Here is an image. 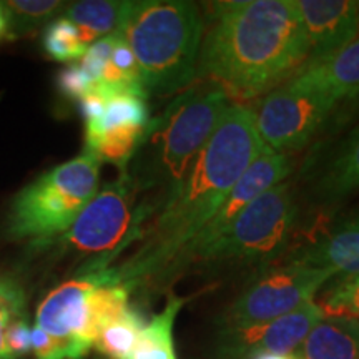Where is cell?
Instances as JSON below:
<instances>
[{
  "label": "cell",
  "mask_w": 359,
  "mask_h": 359,
  "mask_svg": "<svg viewBox=\"0 0 359 359\" xmlns=\"http://www.w3.org/2000/svg\"><path fill=\"white\" fill-rule=\"evenodd\" d=\"M230 98L215 85L188 88L170 103L163 115L151 120L145 142L150 167L143 187L163 190V196L187 177L230 107Z\"/></svg>",
  "instance_id": "4"
},
{
  "label": "cell",
  "mask_w": 359,
  "mask_h": 359,
  "mask_svg": "<svg viewBox=\"0 0 359 359\" xmlns=\"http://www.w3.org/2000/svg\"><path fill=\"white\" fill-rule=\"evenodd\" d=\"M290 173L291 163L288 155L278 154V151H273L264 147V150L258 155V158L245 170V173L235 183L230 195L226 196V200L219 206L217 215H215L212 222L206 224L198 240L195 241L190 255V262H188V268L191 266L195 258L198 257L206 246L212 245L226 230L228 224L236 218V215L241 210H245L251 201L257 200L259 195H263L269 188L285 182Z\"/></svg>",
  "instance_id": "12"
},
{
  "label": "cell",
  "mask_w": 359,
  "mask_h": 359,
  "mask_svg": "<svg viewBox=\"0 0 359 359\" xmlns=\"http://www.w3.org/2000/svg\"><path fill=\"white\" fill-rule=\"evenodd\" d=\"M205 20L198 4L188 0H145L130 4L116 32L137 60L147 95H180L191 87Z\"/></svg>",
  "instance_id": "3"
},
{
  "label": "cell",
  "mask_w": 359,
  "mask_h": 359,
  "mask_svg": "<svg viewBox=\"0 0 359 359\" xmlns=\"http://www.w3.org/2000/svg\"><path fill=\"white\" fill-rule=\"evenodd\" d=\"M58 88L70 100H82L87 93L95 90V83L87 77L79 64H72L58 75Z\"/></svg>",
  "instance_id": "25"
},
{
  "label": "cell",
  "mask_w": 359,
  "mask_h": 359,
  "mask_svg": "<svg viewBox=\"0 0 359 359\" xmlns=\"http://www.w3.org/2000/svg\"><path fill=\"white\" fill-rule=\"evenodd\" d=\"M102 161L85 148L75 158L43 173L13 200L7 233L34 245L50 243L77 219L100 185Z\"/></svg>",
  "instance_id": "5"
},
{
  "label": "cell",
  "mask_w": 359,
  "mask_h": 359,
  "mask_svg": "<svg viewBox=\"0 0 359 359\" xmlns=\"http://www.w3.org/2000/svg\"><path fill=\"white\" fill-rule=\"evenodd\" d=\"M303 87L325 93L334 103L359 97V35L330 57L303 65L291 77Z\"/></svg>",
  "instance_id": "14"
},
{
  "label": "cell",
  "mask_w": 359,
  "mask_h": 359,
  "mask_svg": "<svg viewBox=\"0 0 359 359\" xmlns=\"http://www.w3.org/2000/svg\"><path fill=\"white\" fill-rule=\"evenodd\" d=\"M359 190V127L343 138L313 178V195L336 203Z\"/></svg>",
  "instance_id": "15"
},
{
  "label": "cell",
  "mask_w": 359,
  "mask_h": 359,
  "mask_svg": "<svg viewBox=\"0 0 359 359\" xmlns=\"http://www.w3.org/2000/svg\"><path fill=\"white\" fill-rule=\"evenodd\" d=\"M130 4L132 2L83 0L65 7L62 17L77 27L80 37L90 47L97 40L118 32L128 13Z\"/></svg>",
  "instance_id": "18"
},
{
  "label": "cell",
  "mask_w": 359,
  "mask_h": 359,
  "mask_svg": "<svg viewBox=\"0 0 359 359\" xmlns=\"http://www.w3.org/2000/svg\"><path fill=\"white\" fill-rule=\"evenodd\" d=\"M11 288V286H4V285H0V296H2L4 293H6V291Z\"/></svg>",
  "instance_id": "30"
},
{
  "label": "cell",
  "mask_w": 359,
  "mask_h": 359,
  "mask_svg": "<svg viewBox=\"0 0 359 359\" xmlns=\"http://www.w3.org/2000/svg\"><path fill=\"white\" fill-rule=\"evenodd\" d=\"M264 145L253 111L231 103L187 177L167 193L145 241L123 266L103 269L110 281L132 291L138 285H165L188 269L193 245Z\"/></svg>",
  "instance_id": "1"
},
{
  "label": "cell",
  "mask_w": 359,
  "mask_h": 359,
  "mask_svg": "<svg viewBox=\"0 0 359 359\" xmlns=\"http://www.w3.org/2000/svg\"><path fill=\"white\" fill-rule=\"evenodd\" d=\"M143 327L145 323L140 314L130 308L122 316L102 327L93 346L98 353L105 354L110 359H128Z\"/></svg>",
  "instance_id": "21"
},
{
  "label": "cell",
  "mask_w": 359,
  "mask_h": 359,
  "mask_svg": "<svg viewBox=\"0 0 359 359\" xmlns=\"http://www.w3.org/2000/svg\"><path fill=\"white\" fill-rule=\"evenodd\" d=\"M135 183L127 172L97 191L88 205L62 235L69 248L82 255L100 257V262L85 273L102 271L107 258L116 255L133 240V231L142 222L143 212H133Z\"/></svg>",
  "instance_id": "8"
},
{
  "label": "cell",
  "mask_w": 359,
  "mask_h": 359,
  "mask_svg": "<svg viewBox=\"0 0 359 359\" xmlns=\"http://www.w3.org/2000/svg\"><path fill=\"white\" fill-rule=\"evenodd\" d=\"M293 4L308 40L306 64L330 57L359 35V0H293Z\"/></svg>",
  "instance_id": "13"
},
{
  "label": "cell",
  "mask_w": 359,
  "mask_h": 359,
  "mask_svg": "<svg viewBox=\"0 0 359 359\" xmlns=\"http://www.w3.org/2000/svg\"><path fill=\"white\" fill-rule=\"evenodd\" d=\"M325 313L318 303H306L285 316L246 326L219 327V359H255L263 354H293Z\"/></svg>",
  "instance_id": "10"
},
{
  "label": "cell",
  "mask_w": 359,
  "mask_h": 359,
  "mask_svg": "<svg viewBox=\"0 0 359 359\" xmlns=\"http://www.w3.org/2000/svg\"><path fill=\"white\" fill-rule=\"evenodd\" d=\"M298 259L326 269L333 280L359 275V218L339 223L325 233Z\"/></svg>",
  "instance_id": "16"
},
{
  "label": "cell",
  "mask_w": 359,
  "mask_h": 359,
  "mask_svg": "<svg viewBox=\"0 0 359 359\" xmlns=\"http://www.w3.org/2000/svg\"><path fill=\"white\" fill-rule=\"evenodd\" d=\"M354 100H359V97H358V98H354Z\"/></svg>",
  "instance_id": "31"
},
{
  "label": "cell",
  "mask_w": 359,
  "mask_h": 359,
  "mask_svg": "<svg viewBox=\"0 0 359 359\" xmlns=\"http://www.w3.org/2000/svg\"><path fill=\"white\" fill-rule=\"evenodd\" d=\"M95 286V275L83 273L50 291L37 311L35 326L70 344L79 359L90 351L97 338L92 321V293Z\"/></svg>",
  "instance_id": "11"
},
{
  "label": "cell",
  "mask_w": 359,
  "mask_h": 359,
  "mask_svg": "<svg viewBox=\"0 0 359 359\" xmlns=\"http://www.w3.org/2000/svg\"><path fill=\"white\" fill-rule=\"evenodd\" d=\"M183 304L185 298L175 294L170 296L163 311L156 314L142 330L140 338L128 359H178L175 349L173 326Z\"/></svg>",
  "instance_id": "20"
},
{
  "label": "cell",
  "mask_w": 359,
  "mask_h": 359,
  "mask_svg": "<svg viewBox=\"0 0 359 359\" xmlns=\"http://www.w3.org/2000/svg\"><path fill=\"white\" fill-rule=\"evenodd\" d=\"M105 95V93H103ZM103 114L97 122L85 125V143L114 128H148L151 125L145 93L118 92L105 95Z\"/></svg>",
  "instance_id": "19"
},
{
  "label": "cell",
  "mask_w": 359,
  "mask_h": 359,
  "mask_svg": "<svg viewBox=\"0 0 359 359\" xmlns=\"http://www.w3.org/2000/svg\"><path fill=\"white\" fill-rule=\"evenodd\" d=\"M42 43L45 52L53 60L65 62V64L80 62L88 48V45L80 37L77 27L62 15L47 25Z\"/></svg>",
  "instance_id": "23"
},
{
  "label": "cell",
  "mask_w": 359,
  "mask_h": 359,
  "mask_svg": "<svg viewBox=\"0 0 359 359\" xmlns=\"http://www.w3.org/2000/svg\"><path fill=\"white\" fill-rule=\"evenodd\" d=\"M196 79L230 98L276 88L308 62V40L293 0H231L206 8Z\"/></svg>",
  "instance_id": "2"
},
{
  "label": "cell",
  "mask_w": 359,
  "mask_h": 359,
  "mask_svg": "<svg viewBox=\"0 0 359 359\" xmlns=\"http://www.w3.org/2000/svg\"><path fill=\"white\" fill-rule=\"evenodd\" d=\"M293 354L298 359H359V321L325 316Z\"/></svg>",
  "instance_id": "17"
},
{
  "label": "cell",
  "mask_w": 359,
  "mask_h": 359,
  "mask_svg": "<svg viewBox=\"0 0 359 359\" xmlns=\"http://www.w3.org/2000/svg\"><path fill=\"white\" fill-rule=\"evenodd\" d=\"M325 316L351 318L359 321V275L336 278V283L318 303Z\"/></svg>",
  "instance_id": "24"
},
{
  "label": "cell",
  "mask_w": 359,
  "mask_h": 359,
  "mask_svg": "<svg viewBox=\"0 0 359 359\" xmlns=\"http://www.w3.org/2000/svg\"><path fill=\"white\" fill-rule=\"evenodd\" d=\"M334 103L325 93L288 80L264 93L253 111L255 127L269 150H302L333 114Z\"/></svg>",
  "instance_id": "9"
},
{
  "label": "cell",
  "mask_w": 359,
  "mask_h": 359,
  "mask_svg": "<svg viewBox=\"0 0 359 359\" xmlns=\"http://www.w3.org/2000/svg\"><path fill=\"white\" fill-rule=\"evenodd\" d=\"M255 359H298L294 354H263Z\"/></svg>",
  "instance_id": "28"
},
{
  "label": "cell",
  "mask_w": 359,
  "mask_h": 359,
  "mask_svg": "<svg viewBox=\"0 0 359 359\" xmlns=\"http://www.w3.org/2000/svg\"><path fill=\"white\" fill-rule=\"evenodd\" d=\"M298 206L293 183L281 182L236 215L228 228L193 263H263L280 257L288 245Z\"/></svg>",
  "instance_id": "6"
},
{
  "label": "cell",
  "mask_w": 359,
  "mask_h": 359,
  "mask_svg": "<svg viewBox=\"0 0 359 359\" xmlns=\"http://www.w3.org/2000/svg\"><path fill=\"white\" fill-rule=\"evenodd\" d=\"M22 298L13 288H8L0 296V359H12L7 351L6 333L11 323L15 316H20Z\"/></svg>",
  "instance_id": "26"
},
{
  "label": "cell",
  "mask_w": 359,
  "mask_h": 359,
  "mask_svg": "<svg viewBox=\"0 0 359 359\" xmlns=\"http://www.w3.org/2000/svg\"><path fill=\"white\" fill-rule=\"evenodd\" d=\"M333 275L299 259L268 266L238 293L219 316V327L246 326L285 316L314 302Z\"/></svg>",
  "instance_id": "7"
},
{
  "label": "cell",
  "mask_w": 359,
  "mask_h": 359,
  "mask_svg": "<svg viewBox=\"0 0 359 359\" xmlns=\"http://www.w3.org/2000/svg\"><path fill=\"white\" fill-rule=\"evenodd\" d=\"M11 34H24L53 20L58 12H64L65 4L55 0H11L0 4Z\"/></svg>",
  "instance_id": "22"
},
{
  "label": "cell",
  "mask_w": 359,
  "mask_h": 359,
  "mask_svg": "<svg viewBox=\"0 0 359 359\" xmlns=\"http://www.w3.org/2000/svg\"><path fill=\"white\" fill-rule=\"evenodd\" d=\"M7 351L12 359L24 356L30 351V327L22 318H15L7 327L6 333Z\"/></svg>",
  "instance_id": "27"
},
{
  "label": "cell",
  "mask_w": 359,
  "mask_h": 359,
  "mask_svg": "<svg viewBox=\"0 0 359 359\" xmlns=\"http://www.w3.org/2000/svg\"><path fill=\"white\" fill-rule=\"evenodd\" d=\"M7 32V24H6V17H4L2 8H0V37Z\"/></svg>",
  "instance_id": "29"
}]
</instances>
